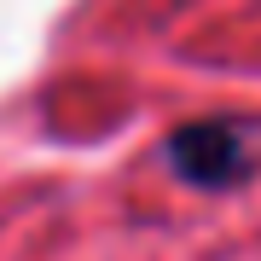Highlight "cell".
Listing matches in <instances>:
<instances>
[{
	"instance_id": "obj_1",
	"label": "cell",
	"mask_w": 261,
	"mask_h": 261,
	"mask_svg": "<svg viewBox=\"0 0 261 261\" xmlns=\"http://www.w3.org/2000/svg\"><path fill=\"white\" fill-rule=\"evenodd\" d=\"M168 157L174 168L192 180V186H238L244 174L255 168V151H250V128L232 116H203V122H186V128L168 140Z\"/></svg>"
}]
</instances>
